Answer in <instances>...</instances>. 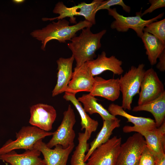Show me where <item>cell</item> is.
I'll return each instance as SVG.
<instances>
[{
	"instance_id": "4dcf8cb0",
	"label": "cell",
	"mask_w": 165,
	"mask_h": 165,
	"mask_svg": "<svg viewBox=\"0 0 165 165\" xmlns=\"http://www.w3.org/2000/svg\"><path fill=\"white\" fill-rule=\"evenodd\" d=\"M70 165H86V162L84 161L71 160Z\"/></svg>"
},
{
	"instance_id": "f1b7e54d",
	"label": "cell",
	"mask_w": 165,
	"mask_h": 165,
	"mask_svg": "<svg viewBox=\"0 0 165 165\" xmlns=\"http://www.w3.org/2000/svg\"><path fill=\"white\" fill-rule=\"evenodd\" d=\"M159 61L156 65V68L160 71L164 72L165 71V50L160 54L158 58Z\"/></svg>"
},
{
	"instance_id": "603a6c76",
	"label": "cell",
	"mask_w": 165,
	"mask_h": 165,
	"mask_svg": "<svg viewBox=\"0 0 165 165\" xmlns=\"http://www.w3.org/2000/svg\"><path fill=\"white\" fill-rule=\"evenodd\" d=\"M141 38L148 60L151 65H154L160 54L165 50V44L153 35L146 32H144Z\"/></svg>"
},
{
	"instance_id": "d6986e66",
	"label": "cell",
	"mask_w": 165,
	"mask_h": 165,
	"mask_svg": "<svg viewBox=\"0 0 165 165\" xmlns=\"http://www.w3.org/2000/svg\"><path fill=\"white\" fill-rule=\"evenodd\" d=\"M132 111L134 112L145 111L150 112L154 118L157 127H160L165 121V91L155 99L134 107Z\"/></svg>"
},
{
	"instance_id": "ffe728a7",
	"label": "cell",
	"mask_w": 165,
	"mask_h": 165,
	"mask_svg": "<svg viewBox=\"0 0 165 165\" xmlns=\"http://www.w3.org/2000/svg\"><path fill=\"white\" fill-rule=\"evenodd\" d=\"M108 111L115 116H120L126 118L127 119V122L131 123L135 127L148 130H152L157 128L153 119L149 118L131 115L127 112L121 106L118 105L114 103L110 104Z\"/></svg>"
},
{
	"instance_id": "ac0fdd59",
	"label": "cell",
	"mask_w": 165,
	"mask_h": 165,
	"mask_svg": "<svg viewBox=\"0 0 165 165\" xmlns=\"http://www.w3.org/2000/svg\"><path fill=\"white\" fill-rule=\"evenodd\" d=\"M41 153L34 148L21 154L13 150L0 155V159L11 165H46L44 159L39 157Z\"/></svg>"
},
{
	"instance_id": "7402d4cb",
	"label": "cell",
	"mask_w": 165,
	"mask_h": 165,
	"mask_svg": "<svg viewBox=\"0 0 165 165\" xmlns=\"http://www.w3.org/2000/svg\"><path fill=\"white\" fill-rule=\"evenodd\" d=\"M76 94L68 92H65L63 98L67 101H70L78 111L81 119V130L84 129L91 137L92 133L95 132L98 127L97 121L91 118L84 110L81 103L77 99Z\"/></svg>"
},
{
	"instance_id": "6da1fadb",
	"label": "cell",
	"mask_w": 165,
	"mask_h": 165,
	"mask_svg": "<svg viewBox=\"0 0 165 165\" xmlns=\"http://www.w3.org/2000/svg\"><path fill=\"white\" fill-rule=\"evenodd\" d=\"M93 24L86 20H81L75 24L69 25V21L65 20H58L57 22L53 21L42 29L34 31L31 33L33 37L41 41V49L45 50L47 43L55 39L60 43H66L76 36V33L83 29L91 28Z\"/></svg>"
},
{
	"instance_id": "9c48e42d",
	"label": "cell",
	"mask_w": 165,
	"mask_h": 165,
	"mask_svg": "<svg viewBox=\"0 0 165 165\" xmlns=\"http://www.w3.org/2000/svg\"><path fill=\"white\" fill-rule=\"evenodd\" d=\"M121 138L114 136L97 148L86 165H115L121 145Z\"/></svg>"
},
{
	"instance_id": "277c9868",
	"label": "cell",
	"mask_w": 165,
	"mask_h": 165,
	"mask_svg": "<svg viewBox=\"0 0 165 165\" xmlns=\"http://www.w3.org/2000/svg\"><path fill=\"white\" fill-rule=\"evenodd\" d=\"M102 0H94L90 3L81 2L78 5L72 7H67L62 2H58L53 10V12L59 14L58 16L52 18H43V21H53L54 20H62L68 17L71 23L76 24L75 16H82L85 20L88 21L93 25L96 24L95 15L96 9Z\"/></svg>"
},
{
	"instance_id": "83f0119b",
	"label": "cell",
	"mask_w": 165,
	"mask_h": 165,
	"mask_svg": "<svg viewBox=\"0 0 165 165\" xmlns=\"http://www.w3.org/2000/svg\"><path fill=\"white\" fill-rule=\"evenodd\" d=\"M149 2L151 6L141 13L142 16L148 13H151L158 9L165 7V0H149Z\"/></svg>"
},
{
	"instance_id": "ba28073f",
	"label": "cell",
	"mask_w": 165,
	"mask_h": 165,
	"mask_svg": "<svg viewBox=\"0 0 165 165\" xmlns=\"http://www.w3.org/2000/svg\"><path fill=\"white\" fill-rule=\"evenodd\" d=\"M146 146L144 137L136 133L121 144L115 165H138Z\"/></svg>"
},
{
	"instance_id": "4316f807",
	"label": "cell",
	"mask_w": 165,
	"mask_h": 165,
	"mask_svg": "<svg viewBox=\"0 0 165 165\" xmlns=\"http://www.w3.org/2000/svg\"><path fill=\"white\" fill-rule=\"evenodd\" d=\"M155 157L147 145L140 157L138 165H154Z\"/></svg>"
},
{
	"instance_id": "7a4b0ae2",
	"label": "cell",
	"mask_w": 165,
	"mask_h": 165,
	"mask_svg": "<svg viewBox=\"0 0 165 165\" xmlns=\"http://www.w3.org/2000/svg\"><path fill=\"white\" fill-rule=\"evenodd\" d=\"M103 30L96 33H93L90 27L82 30L78 36H75L68 43L75 60L76 66H79L92 60L96 57V53L101 47V40L106 32Z\"/></svg>"
},
{
	"instance_id": "8992f818",
	"label": "cell",
	"mask_w": 165,
	"mask_h": 165,
	"mask_svg": "<svg viewBox=\"0 0 165 165\" xmlns=\"http://www.w3.org/2000/svg\"><path fill=\"white\" fill-rule=\"evenodd\" d=\"M109 15L112 16L115 20L111 24L112 29H116L119 32H125L129 29L134 30L137 36L141 38L143 33V29L148 24L157 21L162 18L164 13H162L155 17L148 20L141 18V11L136 13L134 16H125L118 13L116 8H110L107 10Z\"/></svg>"
},
{
	"instance_id": "5bb4252c",
	"label": "cell",
	"mask_w": 165,
	"mask_h": 165,
	"mask_svg": "<svg viewBox=\"0 0 165 165\" xmlns=\"http://www.w3.org/2000/svg\"><path fill=\"white\" fill-rule=\"evenodd\" d=\"M94 81V77L92 75L86 63L76 66L66 92L75 94L82 91L90 93Z\"/></svg>"
},
{
	"instance_id": "1f68e13d",
	"label": "cell",
	"mask_w": 165,
	"mask_h": 165,
	"mask_svg": "<svg viewBox=\"0 0 165 165\" xmlns=\"http://www.w3.org/2000/svg\"><path fill=\"white\" fill-rule=\"evenodd\" d=\"M13 1L15 4H20L23 3L25 1L24 0H14Z\"/></svg>"
},
{
	"instance_id": "3957f363",
	"label": "cell",
	"mask_w": 165,
	"mask_h": 165,
	"mask_svg": "<svg viewBox=\"0 0 165 165\" xmlns=\"http://www.w3.org/2000/svg\"><path fill=\"white\" fill-rule=\"evenodd\" d=\"M145 65L140 64L137 67L132 66L128 71L119 78L120 92L122 95L121 106L124 110L131 109L134 97L139 94L145 72Z\"/></svg>"
},
{
	"instance_id": "7c38bea8",
	"label": "cell",
	"mask_w": 165,
	"mask_h": 165,
	"mask_svg": "<svg viewBox=\"0 0 165 165\" xmlns=\"http://www.w3.org/2000/svg\"><path fill=\"white\" fill-rule=\"evenodd\" d=\"M29 123L32 126L50 132L56 120L57 112L52 106L42 103L32 105L30 108Z\"/></svg>"
},
{
	"instance_id": "4fadbf2b",
	"label": "cell",
	"mask_w": 165,
	"mask_h": 165,
	"mask_svg": "<svg viewBox=\"0 0 165 165\" xmlns=\"http://www.w3.org/2000/svg\"><path fill=\"white\" fill-rule=\"evenodd\" d=\"M42 140L38 141L34 145L33 148L42 154L46 165H67L69 155L75 147L74 143L66 148L58 145L51 149L48 148Z\"/></svg>"
},
{
	"instance_id": "30bf717a",
	"label": "cell",
	"mask_w": 165,
	"mask_h": 165,
	"mask_svg": "<svg viewBox=\"0 0 165 165\" xmlns=\"http://www.w3.org/2000/svg\"><path fill=\"white\" fill-rule=\"evenodd\" d=\"M125 133L135 132L144 138L147 147L156 157L165 154V122L159 127L152 130L134 126H126L123 128Z\"/></svg>"
},
{
	"instance_id": "e0dca14e",
	"label": "cell",
	"mask_w": 165,
	"mask_h": 165,
	"mask_svg": "<svg viewBox=\"0 0 165 165\" xmlns=\"http://www.w3.org/2000/svg\"><path fill=\"white\" fill-rule=\"evenodd\" d=\"M73 56L68 58L60 57L57 61V83L52 91L53 97L66 91L72 75Z\"/></svg>"
},
{
	"instance_id": "5b68a950",
	"label": "cell",
	"mask_w": 165,
	"mask_h": 165,
	"mask_svg": "<svg viewBox=\"0 0 165 165\" xmlns=\"http://www.w3.org/2000/svg\"><path fill=\"white\" fill-rule=\"evenodd\" d=\"M53 134V132L45 131L33 126L23 127L16 133L15 140H9L0 148V155L15 149H32L38 141Z\"/></svg>"
},
{
	"instance_id": "d4e9b609",
	"label": "cell",
	"mask_w": 165,
	"mask_h": 165,
	"mask_svg": "<svg viewBox=\"0 0 165 165\" xmlns=\"http://www.w3.org/2000/svg\"><path fill=\"white\" fill-rule=\"evenodd\" d=\"M143 31L153 35L165 44V19L148 24Z\"/></svg>"
},
{
	"instance_id": "44dd1931",
	"label": "cell",
	"mask_w": 165,
	"mask_h": 165,
	"mask_svg": "<svg viewBox=\"0 0 165 165\" xmlns=\"http://www.w3.org/2000/svg\"><path fill=\"white\" fill-rule=\"evenodd\" d=\"M120 120L116 119L103 120V126L96 138L90 143V147L85 154L84 161L86 162L92 152L98 146L110 138L113 131L120 126Z\"/></svg>"
},
{
	"instance_id": "9a60e30c",
	"label": "cell",
	"mask_w": 165,
	"mask_h": 165,
	"mask_svg": "<svg viewBox=\"0 0 165 165\" xmlns=\"http://www.w3.org/2000/svg\"><path fill=\"white\" fill-rule=\"evenodd\" d=\"M122 62L114 55L106 56L105 52L98 54L97 58L86 63L92 75H98L106 71H110L114 74L120 75L123 72Z\"/></svg>"
},
{
	"instance_id": "2e32d148",
	"label": "cell",
	"mask_w": 165,
	"mask_h": 165,
	"mask_svg": "<svg viewBox=\"0 0 165 165\" xmlns=\"http://www.w3.org/2000/svg\"><path fill=\"white\" fill-rule=\"evenodd\" d=\"M93 87L89 94L94 96L104 98L112 101L119 97L120 91L119 78L105 79L101 77H94Z\"/></svg>"
},
{
	"instance_id": "cb8c5ba5",
	"label": "cell",
	"mask_w": 165,
	"mask_h": 165,
	"mask_svg": "<svg viewBox=\"0 0 165 165\" xmlns=\"http://www.w3.org/2000/svg\"><path fill=\"white\" fill-rule=\"evenodd\" d=\"M78 100L83 104L85 112L90 115L97 113L101 116L103 121L116 118L110 114L101 104L98 103L97 98L89 94H83L79 97Z\"/></svg>"
},
{
	"instance_id": "52a82bcc",
	"label": "cell",
	"mask_w": 165,
	"mask_h": 165,
	"mask_svg": "<svg viewBox=\"0 0 165 165\" xmlns=\"http://www.w3.org/2000/svg\"><path fill=\"white\" fill-rule=\"evenodd\" d=\"M62 122L57 130L53 132L52 137L46 144L51 148L57 145L66 148L74 143L75 133L73 129L76 123L75 114L71 106L69 105L67 110L63 112Z\"/></svg>"
},
{
	"instance_id": "f546056e",
	"label": "cell",
	"mask_w": 165,
	"mask_h": 165,
	"mask_svg": "<svg viewBox=\"0 0 165 165\" xmlns=\"http://www.w3.org/2000/svg\"><path fill=\"white\" fill-rule=\"evenodd\" d=\"M154 165H165V154L156 157Z\"/></svg>"
},
{
	"instance_id": "8fae6325",
	"label": "cell",
	"mask_w": 165,
	"mask_h": 165,
	"mask_svg": "<svg viewBox=\"0 0 165 165\" xmlns=\"http://www.w3.org/2000/svg\"><path fill=\"white\" fill-rule=\"evenodd\" d=\"M165 91L164 86L152 68L145 70L141 82L138 105H141L158 97Z\"/></svg>"
},
{
	"instance_id": "484cf974",
	"label": "cell",
	"mask_w": 165,
	"mask_h": 165,
	"mask_svg": "<svg viewBox=\"0 0 165 165\" xmlns=\"http://www.w3.org/2000/svg\"><path fill=\"white\" fill-rule=\"evenodd\" d=\"M119 5L122 7L123 9L126 12L129 13L131 8L130 6L127 5L122 0H102L96 9V12L101 10L108 9L112 6Z\"/></svg>"
}]
</instances>
